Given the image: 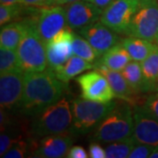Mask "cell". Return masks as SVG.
Segmentation results:
<instances>
[{
	"label": "cell",
	"mask_w": 158,
	"mask_h": 158,
	"mask_svg": "<svg viewBox=\"0 0 158 158\" xmlns=\"http://www.w3.org/2000/svg\"><path fill=\"white\" fill-rule=\"evenodd\" d=\"M27 30L25 20L11 22L2 27L0 33V46L9 49H17Z\"/></svg>",
	"instance_id": "ac0fdd59"
},
{
	"label": "cell",
	"mask_w": 158,
	"mask_h": 158,
	"mask_svg": "<svg viewBox=\"0 0 158 158\" xmlns=\"http://www.w3.org/2000/svg\"><path fill=\"white\" fill-rule=\"evenodd\" d=\"M24 5L21 3L9 5V6H0V24L1 27L8 23L15 20L21 13Z\"/></svg>",
	"instance_id": "4316f807"
},
{
	"label": "cell",
	"mask_w": 158,
	"mask_h": 158,
	"mask_svg": "<svg viewBox=\"0 0 158 158\" xmlns=\"http://www.w3.org/2000/svg\"><path fill=\"white\" fill-rule=\"evenodd\" d=\"M22 140L20 132L11 128V127H6L4 131H1L0 135V156L3 157L6 151L17 141Z\"/></svg>",
	"instance_id": "484cf974"
},
{
	"label": "cell",
	"mask_w": 158,
	"mask_h": 158,
	"mask_svg": "<svg viewBox=\"0 0 158 158\" xmlns=\"http://www.w3.org/2000/svg\"><path fill=\"white\" fill-rule=\"evenodd\" d=\"M69 158H87L89 157V153L81 146H72L67 154Z\"/></svg>",
	"instance_id": "1f68e13d"
},
{
	"label": "cell",
	"mask_w": 158,
	"mask_h": 158,
	"mask_svg": "<svg viewBox=\"0 0 158 158\" xmlns=\"http://www.w3.org/2000/svg\"><path fill=\"white\" fill-rule=\"evenodd\" d=\"M129 103L116 106L96 127L92 135L94 141L111 143L123 141L133 135L134 110Z\"/></svg>",
	"instance_id": "277c9868"
},
{
	"label": "cell",
	"mask_w": 158,
	"mask_h": 158,
	"mask_svg": "<svg viewBox=\"0 0 158 158\" xmlns=\"http://www.w3.org/2000/svg\"><path fill=\"white\" fill-rule=\"evenodd\" d=\"M72 48L74 55L81 57L88 62H95L98 58L101 56V55L90 45V42L81 35H79L77 33L73 34Z\"/></svg>",
	"instance_id": "603a6c76"
},
{
	"label": "cell",
	"mask_w": 158,
	"mask_h": 158,
	"mask_svg": "<svg viewBox=\"0 0 158 158\" xmlns=\"http://www.w3.org/2000/svg\"><path fill=\"white\" fill-rule=\"evenodd\" d=\"M77 33L87 40L101 56L112 47L118 44L119 40L118 34L104 25L101 21H97L79 29Z\"/></svg>",
	"instance_id": "5bb4252c"
},
{
	"label": "cell",
	"mask_w": 158,
	"mask_h": 158,
	"mask_svg": "<svg viewBox=\"0 0 158 158\" xmlns=\"http://www.w3.org/2000/svg\"><path fill=\"white\" fill-rule=\"evenodd\" d=\"M66 89L53 70L25 72L24 90L19 110L25 115L34 116L62 98Z\"/></svg>",
	"instance_id": "6da1fadb"
},
{
	"label": "cell",
	"mask_w": 158,
	"mask_h": 158,
	"mask_svg": "<svg viewBox=\"0 0 158 158\" xmlns=\"http://www.w3.org/2000/svg\"><path fill=\"white\" fill-rule=\"evenodd\" d=\"M89 157L91 158H105L106 150L96 141L91 142L89 146Z\"/></svg>",
	"instance_id": "4dcf8cb0"
},
{
	"label": "cell",
	"mask_w": 158,
	"mask_h": 158,
	"mask_svg": "<svg viewBox=\"0 0 158 158\" xmlns=\"http://www.w3.org/2000/svg\"><path fill=\"white\" fill-rule=\"evenodd\" d=\"M157 91H158V89H157Z\"/></svg>",
	"instance_id": "f35d334b"
},
{
	"label": "cell",
	"mask_w": 158,
	"mask_h": 158,
	"mask_svg": "<svg viewBox=\"0 0 158 158\" xmlns=\"http://www.w3.org/2000/svg\"><path fill=\"white\" fill-rule=\"evenodd\" d=\"M22 0H0V4L4 6H9V5H14L21 3Z\"/></svg>",
	"instance_id": "d590c367"
},
{
	"label": "cell",
	"mask_w": 158,
	"mask_h": 158,
	"mask_svg": "<svg viewBox=\"0 0 158 158\" xmlns=\"http://www.w3.org/2000/svg\"><path fill=\"white\" fill-rule=\"evenodd\" d=\"M133 138L137 143L158 148V120L143 106L134 108Z\"/></svg>",
	"instance_id": "7c38bea8"
},
{
	"label": "cell",
	"mask_w": 158,
	"mask_h": 158,
	"mask_svg": "<svg viewBox=\"0 0 158 158\" xmlns=\"http://www.w3.org/2000/svg\"><path fill=\"white\" fill-rule=\"evenodd\" d=\"M155 42H156V44L158 45V35H157V37L156 38V40H155Z\"/></svg>",
	"instance_id": "74e56055"
},
{
	"label": "cell",
	"mask_w": 158,
	"mask_h": 158,
	"mask_svg": "<svg viewBox=\"0 0 158 158\" xmlns=\"http://www.w3.org/2000/svg\"><path fill=\"white\" fill-rule=\"evenodd\" d=\"M27 30L17 48L20 68L24 72H40L48 67L47 45L40 35L36 17L25 19Z\"/></svg>",
	"instance_id": "7a4b0ae2"
},
{
	"label": "cell",
	"mask_w": 158,
	"mask_h": 158,
	"mask_svg": "<svg viewBox=\"0 0 158 158\" xmlns=\"http://www.w3.org/2000/svg\"><path fill=\"white\" fill-rule=\"evenodd\" d=\"M85 1H88L91 4L100 7L102 9H105L113 2V0H85Z\"/></svg>",
	"instance_id": "836d02e7"
},
{
	"label": "cell",
	"mask_w": 158,
	"mask_h": 158,
	"mask_svg": "<svg viewBox=\"0 0 158 158\" xmlns=\"http://www.w3.org/2000/svg\"><path fill=\"white\" fill-rule=\"evenodd\" d=\"M36 19L39 34L46 44L68 26L66 9L61 6L40 7Z\"/></svg>",
	"instance_id": "9c48e42d"
},
{
	"label": "cell",
	"mask_w": 158,
	"mask_h": 158,
	"mask_svg": "<svg viewBox=\"0 0 158 158\" xmlns=\"http://www.w3.org/2000/svg\"><path fill=\"white\" fill-rule=\"evenodd\" d=\"M77 82L84 98L106 103L112 101L115 97L107 79L98 70L79 76L77 77Z\"/></svg>",
	"instance_id": "ba28073f"
},
{
	"label": "cell",
	"mask_w": 158,
	"mask_h": 158,
	"mask_svg": "<svg viewBox=\"0 0 158 158\" xmlns=\"http://www.w3.org/2000/svg\"><path fill=\"white\" fill-rule=\"evenodd\" d=\"M25 72L22 70L1 74L0 106L5 110L19 109L24 90Z\"/></svg>",
	"instance_id": "8fae6325"
},
{
	"label": "cell",
	"mask_w": 158,
	"mask_h": 158,
	"mask_svg": "<svg viewBox=\"0 0 158 158\" xmlns=\"http://www.w3.org/2000/svg\"><path fill=\"white\" fill-rule=\"evenodd\" d=\"M33 117L29 129L30 135L34 137L63 134L71 128L72 114L66 98H62Z\"/></svg>",
	"instance_id": "3957f363"
},
{
	"label": "cell",
	"mask_w": 158,
	"mask_h": 158,
	"mask_svg": "<svg viewBox=\"0 0 158 158\" xmlns=\"http://www.w3.org/2000/svg\"><path fill=\"white\" fill-rule=\"evenodd\" d=\"M140 0H113L104 9L99 21L118 34H126Z\"/></svg>",
	"instance_id": "52a82bcc"
},
{
	"label": "cell",
	"mask_w": 158,
	"mask_h": 158,
	"mask_svg": "<svg viewBox=\"0 0 158 158\" xmlns=\"http://www.w3.org/2000/svg\"><path fill=\"white\" fill-rule=\"evenodd\" d=\"M66 9L68 27L77 31L100 19L104 9L85 0L69 4Z\"/></svg>",
	"instance_id": "4fadbf2b"
},
{
	"label": "cell",
	"mask_w": 158,
	"mask_h": 158,
	"mask_svg": "<svg viewBox=\"0 0 158 158\" xmlns=\"http://www.w3.org/2000/svg\"><path fill=\"white\" fill-rule=\"evenodd\" d=\"M158 148L147 145V144H141V143H137L136 142L135 146L132 149L130 153L129 158H147L150 156L156 149Z\"/></svg>",
	"instance_id": "f1b7e54d"
},
{
	"label": "cell",
	"mask_w": 158,
	"mask_h": 158,
	"mask_svg": "<svg viewBox=\"0 0 158 158\" xmlns=\"http://www.w3.org/2000/svg\"><path fill=\"white\" fill-rule=\"evenodd\" d=\"M53 0H22L21 4L27 7H42L52 6Z\"/></svg>",
	"instance_id": "d6a6232c"
},
{
	"label": "cell",
	"mask_w": 158,
	"mask_h": 158,
	"mask_svg": "<svg viewBox=\"0 0 158 158\" xmlns=\"http://www.w3.org/2000/svg\"><path fill=\"white\" fill-rule=\"evenodd\" d=\"M116 106V102L113 100L102 103L84 98H75L70 102L72 132L81 135L87 134L90 130L96 127Z\"/></svg>",
	"instance_id": "5b68a950"
},
{
	"label": "cell",
	"mask_w": 158,
	"mask_h": 158,
	"mask_svg": "<svg viewBox=\"0 0 158 158\" xmlns=\"http://www.w3.org/2000/svg\"><path fill=\"white\" fill-rule=\"evenodd\" d=\"M78 0H53L52 6H63V5H69L70 3H73Z\"/></svg>",
	"instance_id": "e575fe53"
},
{
	"label": "cell",
	"mask_w": 158,
	"mask_h": 158,
	"mask_svg": "<svg viewBox=\"0 0 158 158\" xmlns=\"http://www.w3.org/2000/svg\"><path fill=\"white\" fill-rule=\"evenodd\" d=\"M125 35L155 41L158 35V0H140Z\"/></svg>",
	"instance_id": "8992f818"
},
{
	"label": "cell",
	"mask_w": 158,
	"mask_h": 158,
	"mask_svg": "<svg viewBox=\"0 0 158 158\" xmlns=\"http://www.w3.org/2000/svg\"><path fill=\"white\" fill-rule=\"evenodd\" d=\"M95 65L96 70L99 71L107 79L116 98L129 103L130 105L135 104V96L138 92L128 85L120 71L113 70L98 62Z\"/></svg>",
	"instance_id": "2e32d148"
},
{
	"label": "cell",
	"mask_w": 158,
	"mask_h": 158,
	"mask_svg": "<svg viewBox=\"0 0 158 158\" xmlns=\"http://www.w3.org/2000/svg\"><path fill=\"white\" fill-rule=\"evenodd\" d=\"M135 140L132 137L123 141L111 142L106 147V156L107 158L128 157L132 149L135 146Z\"/></svg>",
	"instance_id": "cb8c5ba5"
},
{
	"label": "cell",
	"mask_w": 158,
	"mask_h": 158,
	"mask_svg": "<svg viewBox=\"0 0 158 158\" xmlns=\"http://www.w3.org/2000/svg\"><path fill=\"white\" fill-rule=\"evenodd\" d=\"M144 81V92L158 89V46L156 49L141 62Z\"/></svg>",
	"instance_id": "44dd1931"
},
{
	"label": "cell",
	"mask_w": 158,
	"mask_h": 158,
	"mask_svg": "<svg viewBox=\"0 0 158 158\" xmlns=\"http://www.w3.org/2000/svg\"><path fill=\"white\" fill-rule=\"evenodd\" d=\"M150 158H158V148L157 149H156L154 152L150 155V156H149Z\"/></svg>",
	"instance_id": "8d00e7d4"
},
{
	"label": "cell",
	"mask_w": 158,
	"mask_h": 158,
	"mask_svg": "<svg viewBox=\"0 0 158 158\" xmlns=\"http://www.w3.org/2000/svg\"><path fill=\"white\" fill-rule=\"evenodd\" d=\"M121 43L129 53L132 60L140 62L148 58L158 46L150 40L137 37H128L123 39Z\"/></svg>",
	"instance_id": "ffe728a7"
},
{
	"label": "cell",
	"mask_w": 158,
	"mask_h": 158,
	"mask_svg": "<svg viewBox=\"0 0 158 158\" xmlns=\"http://www.w3.org/2000/svg\"><path fill=\"white\" fill-rule=\"evenodd\" d=\"M143 107L158 120V91L148 97Z\"/></svg>",
	"instance_id": "f546056e"
},
{
	"label": "cell",
	"mask_w": 158,
	"mask_h": 158,
	"mask_svg": "<svg viewBox=\"0 0 158 158\" xmlns=\"http://www.w3.org/2000/svg\"><path fill=\"white\" fill-rule=\"evenodd\" d=\"M31 145L26 140H20V141L15 142L11 146L6 153L4 155L3 157L5 158H23L27 156V154L28 152L29 148Z\"/></svg>",
	"instance_id": "83f0119b"
},
{
	"label": "cell",
	"mask_w": 158,
	"mask_h": 158,
	"mask_svg": "<svg viewBox=\"0 0 158 158\" xmlns=\"http://www.w3.org/2000/svg\"><path fill=\"white\" fill-rule=\"evenodd\" d=\"M95 66L96 65H94L93 62H88L81 57L73 55L69 59L68 62L62 67L55 70L54 73L61 81L67 84L69 80L73 79L85 70L95 69Z\"/></svg>",
	"instance_id": "e0dca14e"
},
{
	"label": "cell",
	"mask_w": 158,
	"mask_h": 158,
	"mask_svg": "<svg viewBox=\"0 0 158 158\" xmlns=\"http://www.w3.org/2000/svg\"><path fill=\"white\" fill-rule=\"evenodd\" d=\"M72 143L73 139L66 135V133L44 136L37 144L32 156L40 158L67 157Z\"/></svg>",
	"instance_id": "9a60e30c"
},
{
	"label": "cell",
	"mask_w": 158,
	"mask_h": 158,
	"mask_svg": "<svg viewBox=\"0 0 158 158\" xmlns=\"http://www.w3.org/2000/svg\"><path fill=\"white\" fill-rule=\"evenodd\" d=\"M22 70L19 65V56L15 49L0 48V73ZM23 71V70H22Z\"/></svg>",
	"instance_id": "d4e9b609"
},
{
	"label": "cell",
	"mask_w": 158,
	"mask_h": 158,
	"mask_svg": "<svg viewBox=\"0 0 158 158\" xmlns=\"http://www.w3.org/2000/svg\"><path fill=\"white\" fill-rule=\"evenodd\" d=\"M120 72L122 73L128 85L136 92H144V81L141 62L133 60Z\"/></svg>",
	"instance_id": "7402d4cb"
},
{
	"label": "cell",
	"mask_w": 158,
	"mask_h": 158,
	"mask_svg": "<svg viewBox=\"0 0 158 158\" xmlns=\"http://www.w3.org/2000/svg\"><path fill=\"white\" fill-rule=\"evenodd\" d=\"M73 34L71 29L65 27L46 44L48 69L51 70L55 71L62 67L74 55Z\"/></svg>",
	"instance_id": "30bf717a"
},
{
	"label": "cell",
	"mask_w": 158,
	"mask_h": 158,
	"mask_svg": "<svg viewBox=\"0 0 158 158\" xmlns=\"http://www.w3.org/2000/svg\"><path fill=\"white\" fill-rule=\"evenodd\" d=\"M131 61L132 57L130 56L129 53L125 48L122 43H118L103 54L101 60L98 62L113 70L122 71Z\"/></svg>",
	"instance_id": "d6986e66"
}]
</instances>
